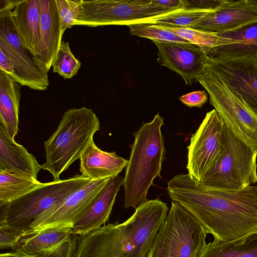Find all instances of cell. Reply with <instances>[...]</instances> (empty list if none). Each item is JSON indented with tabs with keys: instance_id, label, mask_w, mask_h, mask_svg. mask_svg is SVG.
<instances>
[{
	"instance_id": "e0dca14e",
	"label": "cell",
	"mask_w": 257,
	"mask_h": 257,
	"mask_svg": "<svg viewBox=\"0 0 257 257\" xmlns=\"http://www.w3.org/2000/svg\"><path fill=\"white\" fill-rule=\"evenodd\" d=\"M41 44L35 60L48 75L62 43L63 33L56 0H41Z\"/></svg>"
},
{
	"instance_id": "2e32d148",
	"label": "cell",
	"mask_w": 257,
	"mask_h": 257,
	"mask_svg": "<svg viewBox=\"0 0 257 257\" xmlns=\"http://www.w3.org/2000/svg\"><path fill=\"white\" fill-rule=\"evenodd\" d=\"M257 22V0H226L189 28L217 33L239 29Z\"/></svg>"
},
{
	"instance_id": "3957f363",
	"label": "cell",
	"mask_w": 257,
	"mask_h": 257,
	"mask_svg": "<svg viewBox=\"0 0 257 257\" xmlns=\"http://www.w3.org/2000/svg\"><path fill=\"white\" fill-rule=\"evenodd\" d=\"M164 119L158 113L149 122L143 123L134 133L128 164L122 185L124 191V208H136L148 200L149 188L160 176L166 150L161 127Z\"/></svg>"
},
{
	"instance_id": "8992f818",
	"label": "cell",
	"mask_w": 257,
	"mask_h": 257,
	"mask_svg": "<svg viewBox=\"0 0 257 257\" xmlns=\"http://www.w3.org/2000/svg\"><path fill=\"white\" fill-rule=\"evenodd\" d=\"M208 234L190 212L172 201L147 257H199Z\"/></svg>"
},
{
	"instance_id": "484cf974",
	"label": "cell",
	"mask_w": 257,
	"mask_h": 257,
	"mask_svg": "<svg viewBox=\"0 0 257 257\" xmlns=\"http://www.w3.org/2000/svg\"><path fill=\"white\" fill-rule=\"evenodd\" d=\"M189 42L204 48H211L234 44L230 39L220 36L217 33L206 32L189 28L158 25Z\"/></svg>"
},
{
	"instance_id": "f546056e",
	"label": "cell",
	"mask_w": 257,
	"mask_h": 257,
	"mask_svg": "<svg viewBox=\"0 0 257 257\" xmlns=\"http://www.w3.org/2000/svg\"><path fill=\"white\" fill-rule=\"evenodd\" d=\"M56 3L64 34L67 29L76 26L82 13V0H56Z\"/></svg>"
},
{
	"instance_id": "4dcf8cb0",
	"label": "cell",
	"mask_w": 257,
	"mask_h": 257,
	"mask_svg": "<svg viewBox=\"0 0 257 257\" xmlns=\"http://www.w3.org/2000/svg\"><path fill=\"white\" fill-rule=\"evenodd\" d=\"M226 0H183L184 9L214 12Z\"/></svg>"
},
{
	"instance_id": "603a6c76",
	"label": "cell",
	"mask_w": 257,
	"mask_h": 257,
	"mask_svg": "<svg viewBox=\"0 0 257 257\" xmlns=\"http://www.w3.org/2000/svg\"><path fill=\"white\" fill-rule=\"evenodd\" d=\"M20 85L0 70V125L14 138L19 130Z\"/></svg>"
},
{
	"instance_id": "44dd1931",
	"label": "cell",
	"mask_w": 257,
	"mask_h": 257,
	"mask_svg": "<svg viewBox=\"0 0 257 257\" xmlns=\"http://www.w3.org/2000/svg\"><path fill=\"white\" fill-rule=\"evenodd\" d=\"M234 44L204 49L210 58H239L257 61V22L237 30L218 33Z\"/></svg>"
},
{
	"instance_id": "1f68e13d",
	"label": "cell",
	"mask_w": 257,
	"mask_h": 257,
	"mask_svg": "<svg viewBox=\"0 0 257 257\" xmlns=\"http://www.w3.org/2000/svg\"><path fill=\"white\" fill-rule=\"evenodd\" d=\"M179 99L189 107H201L207 102L208 96L206 91L198 90L183 95Z\"/></svg>"
},
{
	"instance_id": "9a60e30c",
	"label": "cell",
	"mask_w": 257,
	"mask_h": 257,
	"mask_svg": "<svg viewBox=\"0 0 257 257\" xmlns=\"http://www.w3.org/2000/svg\"><path fill=\"white\" fill-rule=\"evenodd\" d=\"M158 48V62L179 75L191 85L202 74L209 58L204 49L189 43L153 41Z\"/></svg>"
},
{
	"instance_id": "30bf717a",
	"label": "cell",
	"mask_w": 257,
	"mask_h": 257,
	"mask_svg": "<svg viewBox=\"0 0 257 257\" xmlns=\"http://www.w3.org/2000/svg\"><path fill=\"white\" fill-rule=\"evenodd\" d=\"M15 0H0V51L13 67L11 77L22 86L45 90L49 85L48 75L37 65L33 55L23 46L11 17Z\"/></svg>"
},
{
	"instance_id": "5b68a950",
	"label": "cell",
	"mask_w": 257,
	"mask_h": 257,
	"mask_svg": "<svg viewBox=\"0 0 257 257\" xmlns=\"http://www.w3.org/2000/svg\"><path fill=\"white\" fill-rule=\"evenodd\" d=\"M91 180L79 174L44 183L24 195L0 202V227L23 235L39 215L87 185Z\"/></svg>"
},
{
	"instance_id": "d6986e66",
	"label": "cell",
	"mask_w": 257,
	"mask_h": 257,
	"mask_svg": "<svg viewBox=\"0 0 257 257\" xmlns=\"http://www.w3.org/2000/svg\"><path fill=\"white\" fill-rule=\"evenodd\" d=\"M122 181L123 178L119 176L109 179L85 212L75 222L73 228L76 234H87L105 224L109 218Z\"/></svg>"
},
{
	"instance_id": "cb8c5ba5",
	"label": "cell",
	"mask_w": 257,
	"mask_h": 257,
	"mask_svg": "<svg viewBox=\"0 0 257 257\" xmlns=\"http://www.w3.org/2000/svg\"><path fill=\"white\" fill-rule=\"evenodd\" d=\"M199 257H257V229L230 241L206 243Z\"/></svg>"
},
{
	"instance_id": "836d02e7",
	"label": "cell",
	"mask_w": 257,
	"mask_h": 257,
	"mask_svg": "<svg viewBox=\"0 0 257 257\" xmlns=\"http://www.w3.org/2000/svg\"><path fill=\"white\" fill-rule=\"evenodd\" d=\"M153 4L169 9L180 10L184 9L183 0H152Z\"/></svg>"
},
{
	"instance_id": "ba28073f",
	"label": "cell",
	"mask_w": 257,
	"mask_h": 257,
	"mask_svg": "<svg viewBox=\"0 0 257 257\" xmlns=\"http://www.w3.org/2000/svg\"><path fill=\"white\" fill-rule=\"evenodd\" d=\"M197 81L206 90L210 103L226 126L257 152V115L207 65Z\"/></svg>"
},
{
	"instance_id": "7c38bea8",
	"label": "cell",
	"mask_w": 257,
	"mask_h": 257,
	"mask_svg": "<svg viewBox=\"0 0 257 257\" xmlns=\"http://www.w3.org/2000/svg\"><path fill=\"white\" fill-rule=\"evenodd\" d=\"M110 178L91 180L87 185L37 217L31 232L58 227H73ZM28 232V233H29Z\"/></svg>"
},
{
	"instance_id": "4316f807",
	"label": "cell",
	"mask_w": 257,
	"mask_h": 257,
	"mask_svg": "<svg viewBox=\"0 0 257 257\" xmlns=\"http://www.w3.org/2000/svg\"><path fill=\"white\" fill-rule=\"evenodd\" d=\"M81 66V63L71 51L69 42L62 41L52 63L53 72L69 79L76 74Z\"/></svg>"
},
{
	"instance_id": "5bb4252c",
	"label": "cell",
	"mask_w": 257,
	"mask_h": 257,
	"mask_svg": "<svg viewBox=\"0 0 257 257\" xmlns=\"http://www.w3.org/2000/svg\"><path fill=\"white\" fill-rule=\"evenodd\" d=\"M77 236L72 227L48 228L22 235L12 251L29 257H72Z\"/></svg>"
},
{
	"instance_id": "9c48e42d",
	"label": "cell",
	"mask_w": 257,
	"mask_h": 257,
	"mask_svg": "<svg viewBox=\"0 0 257 257\" xmlns=\"http://www.w3.org/2000/svg\"><path fill=\"white\" fill-rule=\"evenodd\" d=\"M76 26L98 27L151 23L152 19L178 10L156 5L152 0H82Z\"/></svg>"
},
{
	"instance_id": "7a4b0ae2",
	"label": "cell",
	"mask_w": 257,
	"mask_h": 257,
	"mask_svg": "<svg viewBox=\"0 0 257 257\" xmlns=\"http://www.w3.org/2000/svg\"><path fill=\"white\" fill-rule=\"evenodd\" d=\"M168 212L159 198L147 200L124 222L78 235L72 257H147Z\"/></svg>"
},
{
	"instance_id": "277c9868",
	"label": "cell",
	"mask_w": 257,
	"mask_h": 257,
	"mask_svg": "<svg viewBox=\"0 0 257 257\" xmlns=\"http://www.w3.org/2000/svg\"><path fill=\"white\" fill-rule=\"evenodd\" d=\"M99 130V119L91 109L67 110L55 132L44 142L46 162L42 169L52 175L53 181L60 180L61 173L80 159Z\"/></svg>"
},
{
	"instance_id": "52a82bcc",
	"label": "cell",
	"mask_w": 257,
	"mask_h": 257,
	"mask_svg": "<svg viewBox=\"0 0 257 257\" xmlns=\"http://www.w3.org/2000/svg\"><path fill=\"white\" fill-rule=\"evenodd\" d=\"M223 151L215 167L198 184L211 189H243L257 181V152L223 125Z\"/></svg>"
},
{
	"instance_id": "f1b7e54d",
	"label": "cell",
	"mask_w": 257,
	"mask_h": 257,
	"mask_svg": "<svg viewBox=\"0 0 257 257\" xmlns=\"http://www.w3.org/2000/svg\"><path fill=\"white\" fill-rule=\"evenodd\" d=\"M132 35L151 39L152 41L189 43L173 33L164 30L158 25L141 23L128 26Z\"/></svg>"
},
{
	"instance_id": "e575fe53",
	"label": "cell",
	"mask_w": 257,
	"mask_h": 257,
	"mask_svg": "<svg viewBox=\"0 0 257 257\" xmlns=\"http://www.w3.org/2000/svg\"><path fill=\"white\" fill-rule=\"evenodd\" d=\"M0 257H29L20 253L11 251L9 252L1 253Z\"/></svg>"
},
{
	"instance_id": "6da1fadb",
	"label": "cell",
	"mask_w": 257,
	"mask_h": 257,
	"mask_svg": "<svg viewBox=\"0 0 257 257\" xmlns=\"http://www.w3.org/2000/svg\"><path fill=\"white\" fill-rule=\"evenodd\" d=\"M167 190L172 201L190 212L214 240L230 241L257 229V186L207 189L188 174H180L168 182Z\"/></svg>"
},
{
	"instance_id": "7402d4cb",
	"label": "cell",
	"mask_w": 257,
	"mask_h": 257,
	"mask_svg": "<svg viewBox=\"0 0 257 257\" xmlns=\"http://www.w3.org/2000/svg\"><path fill=\"white\" fill-rule=\"evenodd\" d=\"M42 166L0 125V170L37 178Z\"/></svg>"
},
{
	"instance_id": "d6a6232c",
	"label": "cell",
	"mask_w": 257,
	"mask_h": 257,
	"mask_svg": "<svg viewBox=\"0 0 257 257\" xmlns=\"http://www.w3.org/2000/svg\"><path fill=\"white\" fill-rule=\"evenodd\" d=\"M22 235L9 231L0 227V249L13 250L16 246Z\"/></svg>"
},
{
	"instance_id": "83f0119b",
	"label": "cell",
	"mask_w": 257,
	"mask_h": 257,
	"mask_svg": "<svg viewBox=\"0 0 257 257\" xmlns=\"http://www.w3.org/2000/svg\"><path fill=\"white\" fill-rule=\"evenodd\" d=\"M208 12L199 10L180 9L152 19L150 23L182 28H190Z\"/></svg>"
},
{
	"instance_id": "d4e9b609",
	"label": "cell",
	"mask_w": 257,
	"mask_h": 257,
	"mask_svg": "<svg viewBox=\"0 0 257 257\" xmlns=\"http://www.w3.org/2000/svg\"><path fill=\"white\" fill-rule=\"evenodd\" d=\"M43 183L28 175L0 170V202L13 201Z\"/></svg>"
},
{
	"instance_id": "ffe728a7",
	"label": "cell",
	"mask_w": 257,
	"mask_h": 257,
	"mask_svg": "<svg viewBox=\"0 0 257 257\" xmlns=\"http://www.w3.org/2000/svg\"><path fill=\"white\" fill-rule=\"evenodd\" d=\"M79 160L81 175L91 180L117 176L128 162V160L118 156L115 152L101 150L96 146L93 139L84 150Z\"/></svg>"
},
{
	"instance_id": "ac0fdd59",
	"label": "cell",
	"mask_w": 257,
	"mask_h": 257,
	"mask_svg": "<svg viewBox=\"0 0 257 257\" xmlns=\"http://www.w3.org/2000/svg\"><path fill=\"white\" fill-rule=\"evenodd\" d=\"M41 0H15L11 17L23 46L35 58L41 44Z\"/></svg>"
},
{
	"instance_id": "8fae6325",
	"label": "cell",
	"mask_w": 257,
	"mask_h": 257,
	"mask_svg": "<svg viewBox=\"0 0 257 257\" xmlns=\"http://www.w3.org/2000/svg\"><path fill=\"white\" fill-rule=\"evenodd\" d=\"M223 122L217 111L206 114L187 147L186 168L189 176L199 184L220 160L223 151Z\"/></svg>"
},
{
	"instance_id": "4fadbf2b",
	"label": "cell",
	"mask_w": 257,
	"mask_h": 257,
	"mask_svg": "<svg viewBox=\"0 0 257 257\" xmlns=\"http://www.w3.org/2000/svg\"><path fill=\"white\" fill-rule=\"evenodd\" d=\"M207 66L257 115V61L209 58Z\"/></svg>"
}]
</instances>
